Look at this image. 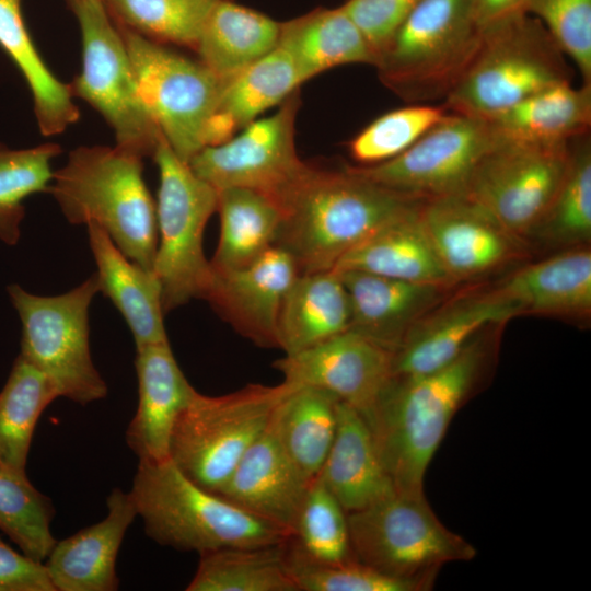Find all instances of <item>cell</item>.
<instances>
[{"label": "cell", "mask_w": 591, "mask_h": 591, "mask_svg": "<svg viewBox=\"0 0 591 591\" xmlns=\"http://www.w3.org/2000/svg\"><path fill=\"white\" fill-rule=\"evenodd\" d=\"M503 325L485 328L432 372L393 375L363 417L395 490L424 491L426 471L453 417L490 376Z\"/></svg>", "instance_id": "obj_1"}, {"label": "cell", "mask_w": 591, "mask_h": 591, "mask_svg": "<svg viewBox=\"0 0 591 591\" xmlns=\"http://www.w3.org/2000/svg\"><path fill=\"white\" fill-rule=\"evenodd\" d=\"M281 222L275 245L300 274L332 270L339 259L386 222L422 204L356 174L305 171L276 200Z\"/></svg>", "instance_id": "obj_2"}, {"label": "cell", "mask_w": 591, "mask_h": 591, "mask_svg": "<svg viewBox=\"0 0 591 591\" xmlns=\"http://www.w3.org/2000/svg\"><path fill=\"white\" fill-rule=\"evenodd\" d=\"M142 158L117 146L79 147L54 172L49 193L71 224L101 227L132 262L152 271L157 207Z\"/></svg>", "instance_id": "obj_3"}, {"label": "cell", "mask_w": 591, "mask_h": 591, "mask_svg": "<svg viewBox=\"0 0 591 591\" xmlns=\"http://www.w3.org/2000/svg\"><path fill=\"white\" fill-rule=\"evenodd\" d=\"M146 534L163 546L199 555L288 542L290 531L193 480L170 460L139 463L129 491Z\"/></svg>", "instance_id": "obj_4"}, {"label": "cell", "mask_w": 591, "mask_h": 591, "mask_svg": "<svg viewBox=\"0 0 591 591\" xmlns=\"http://www.w3.org/2000/svg\"><path fill=\"white\" fill-rule=\"evenodd\" d=\"M572 71L543 24L528 12L480 28L478 47L443 100L450 113L489 120Z\"/></svg>", "instance_id": "obj_5"}, {"label": "cell", "mask_w": 591, "mask_h": 591, "mask_svg": "<svg viewBox=\"0 0 591 591\" xmlns=\"http://www.w3.org/2000/svg\"><path fill=\"white\" fill-rule=\"evenodd\" d=\"M354 557L383 573L430 590L439 570L475 558L476 548L436 515L424 491L394 490L347 513Z\"/></svg>", "instance_id": "obj_6"}, {"label": "cell", "mask_w": 591, "mask_h": 591, "mask_svg": "<svg viewBox=\"0 0 591 591\" xmlns=\"http://www.w3.org/2000/svg\"><path fill=\"white\" fill-rule=\"evenodd\" d=\"M294 387L282 381L248 384L220 396L195 391L173 427L171 461L190 480L218 494Z\"/></svg>", "instance_id": "obj_7"}, {"label": "cell", "mask_w": 591, "mask_h": 591, "mask_svg": "<svg viewBox=\"0 0 591 591\" xmlns=\"http://www.w3.org/2000/svg\"><path fill=\"white\" fill-rule=\"evenodd\" d=\"M479 38L471 0H420L375 67L382 81L409 103L444 100L471 62Z\"/></svg>", "instance_id": "obj_8"}, {"label": "cell", "mask_w": 591, "mask_h": 591, "mask_svg": "<svg viewBox=\"0 0 591 591\" xmlns=\"http://www.w3.org/2000/svg\"><path fill=\"white\" fill-rule=\"evenodd\" d=\"M152 158L159 170L158 246L152 273L167 313L206 296L211 267L204 254L202 237L217 211V190L175 154L163 136Z\"/></svg>", "instance_id": "obj_9"}, {"label": "cell", "mask_w": 591, "mask_h": 591, "mask_svg": "<svg viewBox=\"0 0 591 591\" xmlns=\"http://www.w3.org/2000/svg\"><path fill=\"white\" fill-rule=\"evenodd\" d=\"M99 291L96 274L58 296L30 293L16 283L8 287L22 326L20 356L49 379L58 396L80 405L107 394L89 343V308Z\"/></svg>", "instance_id": "obj_10"}, {"label": "cell", "mask_w": 591, "mask_h": 591, "mask_svg": "<svg viewBox=\"0 0 591 591\" xmlns=\"http://www.w3.org/2000/svg\"><path fill=\"white\" fill-rule=\"evenodd\" d=\"M81 33L82 69L72 96L93 106L113 128L116 146L152 157L162 134L139 90L123 35L104 0H67Z\"/></svg>", "instance_id": "obj_11"}, {"label": "cell", "mask_w": 591, "mask_h": 591, "mask_svg": "<svg viewBox=\"0 0 591 591\" xmlns=\"http://www.w3.org/2000/svg\"><path fill=\"white\" fill-rule=\"evenodd\" d=\"M116 24L155 125L175 154L188 163L208 146L210 125L224 82L200 61Z\"/></svg>", "instance_id": "obj_12"}, {"label": "cell", "mask_w": 591, "mask_h": 591, "mask_svg": "<svg viewBox=\"0 0 591 591\" xmlns=\"http://www.w3.org/2000/svg\"><path fill=\"white\" fill-rule=\"evenodd\" d=\"M570 141L530 142L496 135L464 195L529 244L563 181Z\"/></svg>", "instance_id": "obj_13"}, {"label": "cell", "mask_w": 591, "mask_h": 591, "mask_svg": "<svg viewBox=\"0 0 591 591\" xmlns=\"http://www.w3.org/2000/svg\"><path fill=\"white\" fill-rule=\"evenodd\" d=\"M495 139L486 120L448 112L397 157L350 169L387 190L427 202L464 194L476 165Z\"/></svg>", "instance_id": "obj_14"}, {"label": "cell", "mask_w": 591, "mask_h": 591, "mask_svg": "<svg viewBox=\"0 0 591 591\" xmlns=\"http://www.w3.org/2000/svg\"><path fill=\"white\" fill-rule=\"evenodd\" d=\"M298 107L292 93L276 113L253 120L224 142L202 148L188 165L216 190L250 188L276 202L308 167L296 150Z\"/></svg>", "instance_id": "obj_15"}, {"label": "cell", "mask_w": 591, "mask_h": 591, "mask_svg": "<svg viewBox=\"0 0 591 591\" xmlns=\"http://www.w3.org/2000/svg\"><path fill=\"white\" fill-rule=\"evenodd\" d=\"M420 218L455 285L493 274L529 253L528 243L464 194L422 202Z\"/></svg>", "instance_id": "obj_16"}, {"label": "cell", "mask_w": 591, "mask_h": 591, "mask_svg": "<svg viewBox=\"0 0 591 591\" xmlns=\"http://www.w3.org/2000/svg\"><path fill=\"white\" fill-rule=\"evenodd\" d=\"M274 367L285 382L327 391L366 417L393 378V352L348 329L298 354L285 355Z\"/></svg>", "instance_id": "obj_17"}, {"label": "cell", "mask_w": 591, "mask_h": 591, "mask_svg": "<svg viewBox=\"0 0 591 591\" xmlns=\"http://www.w3.org/2000/svg\"><path fill=\"white\" fill-rule=\"evenodd\" d=\"M497 287L445 298L407 334L393 354V375L418 376L451 362L485 328L519 316Z\"/></svg>", "instance_id": "obj_18"}, {"label": "cell", "mask_w": 591, "mask_h": 591, "mask_svg": "<svg viewBox=\"0 0 591 591\" xmlns=\"http://www.w3.org/2000/svg\"><path fill=\"white\" fill-rule=\"evenodd\" d=\"M299 275L292 256L274 245L244 267L211 268L204 299L244 337L262 347L278 348L280 309Z\"/></svg>", "instance_id": "obj_19"}, {"label": "cell", "mask_w": 591, "mask_h": 591, "mask_svg": "<svg viewBox=\"0 0 591 591\" xmlns=\"http://www.w3.org/2000/svg\"><path fill=\"white\" fill-rule=\"evenodd\" d=\"M138 407L126 430V442L139 463L170 460L175 421L195 389L181 370L170 343L136 348Z\"/></svg>", "instance_id": "obj_20"}, {"label": "cell", "mask_w": 591, "mask_h": 591, "mask_svg": "<svg viewBox=\"0 0 591 591\" xmlns=\"http://www.w3.org/2000/svg\"><path fill=\"white\" fill-rule=\"evenodd\" d=\"M349 297L350 327L393 354L451 288L375 274L337 271Z\"/></svg>", "instance_id": "obj_21"}, {"label": "cell", "mask_w": 591, "mask_h": 591, "mask_svg": "<svg viewBox=\"0 0 591 591\" xmlns=\"http://www.w3.org/2000/svg\"><path fill=\"white\" fill-rule=\"evenodd\" d=\"M311 484L289 459L269 421L217 495L292 534Z\"/></svg>", "instance_id": "obj_22"}, {"label": "cell", "mask_w": 591, "mask_h": 591, "mask_svg": "<svg viewBox=\"0 0 591 591\" xmlns=\"http://www.w3.org/2000/svg\"><path fill=\"white\" fill-rule=\"evenodd\" d=\"M100 522L56 542L44 563L55 591H115L116 559L127 529L138 515L130 493L114 488Z\"/></svg>", "instance_id": "obj_23"}, {"label": "cell", "mask_w": 591, "mask_h": 591, "mask_svg": "<svg viewBox=\"0 0 591 591\" xmlns=\"http://www.w3.org/2000/svg\"><path fill=\"white\" fill-rule=\"evenodd\" d=\"M496 287L517 305L520 315L587 323L591 316L590 247L561 250L526 264Z\"/></svg>", "instance_id": "obj_24"}, {"label": "cell", "mask_w": 591, "mask_h": 591, "mask_svg": "<svg viewBox=\"0 0 591 591\" xmlns=\"http://www.w3.org/2000/svg\"><path fill=\"white\" fill-rule=\"evenodd\" d=\"M420 206L380 227L346 253L333 270H358L405 281L455 287L426 232Z\"/></svg>", "instance_id": "obj_25"}, {"label": "cell", "mask_w": 591, "mask_h": 591, "mask_svg": "<svg viewBox=\"0 0 591 591\" xmlns=\"http://www.w3.org/2000/svg\"><path fill=\"white\" fill-rule=\"evenodd\" d=\"M86 227L100 291L124 316L136 348L167 343L161 287L154 274L129 259L101 227Z\"/></svg>", "instance_id": "obj_26"}, {"label": "cell", "mask_w": 591, "mask_h": 591, "mask_svg": "<svg viewBox=\"0 0 591 591\" xmlns=\"http://www.w3.org/2000/svg\"><path fill=\"white\" fill-rule=\"evenodd\" d=\"M317 478L345 511L360 510L395 489L362 415L339 401L334 441Z\"/></svg>", "instance_id": "obj_27"}, {"label": "cell", "mask_w": 591, "mask_h": 591, "mask_svg": "<svg viewBox=\"0 0 591 591\" xmlns=\"http://www.w3.org/2000/svg\"><path fill=\"white\" fill-rule=\"evenodd\" d=\"M350 327V302L335 270L300 274L288 290L278 317V348L293 355Z\"/></svg>", "instance_id": "obj_28"}, {"label": "cell", "mask_w": 591, "mask_h": 591, "mask_svg": "<svg viewBox=\"0 0 591 591\" xmlns=\"http://www.w3.org/2000/svg\"><path fill=\"white\" fill-rule=\"evenodd\" d=\"M301 83L303 81L291 56L277 45L224 82L210 125L208 146L219 144L233 137L239 128L287 100Z\"/></svg>", "instance_id": "obj_29"}, {"label": "cell", "mask_w": 591, "mask_h": 591, "mask_svg": "<svg viewBox=\"0 0 591 591\" xmlns=\"http://www.w3.org/2000/svg\"><path fill=\"white\" fill-rule=\"evenodd\" d=\"M278 45L289 53L303 82L343 65L376 66L375 54L341 7L280 23Z\"/></svg>", "instance_id": "obj_30"}, {"label": "cell", "mask_w": 591, "mask_h": 591, "mask_svg": "<svg viewBox=\"0 0 591 591\" xmlns=\"http://www.w3.org/2000/svg\"><path fill=\"white\" fill-rule=\"evenodd\" d=\"M502 138L566 142L590 134L591 84L559 83L534 93L487 120Z\"/></svg>", "instance_id": "obj_31"}, {"label": "cell", "mask_w": 591, "mask_h": 591, "mask_svg": "<svg viewBox=\"0 0 591 591\" xmlns=\"http://www.w3.org/2000/svg\"><path fill=\"white\" fill-rule=\"evenodd\" d=\"M280 23L231 0H221L208 16L196 51L217 78L227 82L277 47Z\"/></svg>", "instance_id": "obj_32"}, {"label": "cell", "mask_w": 591, "mask_h": 591, "mask_svg": "<svg viewBox=\"0 0 591 591\" xmlns=\"http://www.w3.org/2000/svg\"><path fill=\"white\" fill-rule=\"evenodd\" d=\"M22 1L0 0V47L30 88L40 132L58 135L79 119V108L70 84L58 80L37 51L23 19Z\"/></svg>", "instance_id": "obj_33"}, {"label": "cell", "mask_w": 591, "mask_h": 591, "mask_svg": "<svg viewBox=\"0 0 591 591\" xmlns=\"http://www.w3.org/2000/svg\"><path fill=\"white\" fill-rule=\"evenodd\" d=\"M338 399L313 386H296L278 405L270 422L289 459L312 483L334 441Z\"/></svg>", "instance_id": "obj_34"}, {"label": "cell", "mask_w": 591, "mask_h": 591, "mask_svg": "<svg viewBox=\"0 0 591 591\" xmlns=\"http://www.w3.org/2000/svg\"><path fill=\"white\" fill-rule=\"evenodd\" d=\"M217 211L220 236L209 260L212 269L244 267L275 245L281 211L269 196L242 187L219 189Z\"/></svg>", "instance_id": "obj_35"}, {"label": "cell", "mask_w": 591, "mask_h": 591, "mask_svg": "<svg viewBox=\"0 0 591 591\" xmlns=\"http://www.w3.org/2000/svg\"><path fill=\"white\" fill-rule=\"evenodd\" d=\"M288 542L201 554L186 590L299 591L288 563Z\"/></svg>", "instance_id": "obj_36"}, {"label": "cell", "mask_w": 591, "mask_h": 591, "mask_svg": "<svg viewBox=\"0 0 591 591\" xmlns=\"http://www.w3.org/2000/svg\"><path fill=\"white\" fill-rule=\"evenodd\" d=\"M591 239L590 134L571 139L570 159L563 181L529 244L559 251L589 245Z\"/></svg>", "instance_id": "obj_37"}, {"label": "cell", "mask_w": 591, "mask_h": 591, "mask_svg": "<svg viewBox=\"0 0 591 591\" xmlns=\"http://www.w3.org/2000/svg\"><path fill=\"white\" fill-rule=\"evenodd\" d=\"M57 397L49 379L19 355L0 392V465L25 472L36 424Z\"/></svg>", "instance_id": "obj_38"}, {"label": "cell", "mask_w": 591, "mask_h": 591, "mask_svg": "<svg viewBox=\"0 0 591 591\" xmlns=\"http://www.w3.org/2000/svg\"><path fill=\"white\" fill-rule=\"evenodd\" d=\"M55 509L25 472L0 465V530L27 557L44 561L56 540L50 531Z\"/></svg>", "instance_id": "obj_39"}, {"label": "cell", "mask_w": 591, "mask_h": 591, "mask_svg": "<svg viewBox=\"0 0 591 591\" xmlns=\"http://www.w3.org/2000/svg\"><path fill=\"white\" fill-rule=\"evenodd\" d=\"M221 0H104L113 19L159 43L196 48L204 25Z\"/></svg>", "instance_id": "obj_40"}, {"label": "cell", "mask_w": 591, "mask_h": 591, "mask_svg": "<svg viewBox=\"0 0 591 591\" xmlns=\"http://www.w3.org/2000/svg\"><path fill=\"white\" fill-rule=\"evenodd\" d=\"M57 143L12 150L0 143V240L15 245L25 216L24 200L48 192L54 172L51 161L60 153Z\"/></svg>", "instance_id": "obj_41"}, {"label": "cell", "mask_w": 591, "mask_h": 591, "mask_svg": "<svg viewBox=\"0 0 591 591\" xmlns=\"http://www.w3.org/2000/svg\"><path fill=\"white\" fill-rule=\"evenodd\" d=\"M289 545L316 563L356 559L350 545L347 512L317 477L308 489Z\"/></svg>", "instance_id": "obj_42"}, {"label": "cell", "mask_w": 591, "mask_h": 591, "mask_svg": "<svg viewBox=\"0 0 591 591\" xmlns=\"http://www.w3.org/2000/svg\"><path fill=\"white\" fill-rule=\"evenodd\" d=\"M448 111L441 105L413 104L383 114L363 128L350 142V155L373 165L391 160L414 144L438 124Z\"/></svg>", "instance_id": "obj_43"}, {"label": "cell", "mask_w": 591, "mask_h": 591, "mask_svg": "<svg viewBox=\"0 0 591 591\" xmlns=\"http://www.w3.org/2000/svg\"><path fill=\"white\" fill-rule=\"evenodd\" d=\"M288 563L299 591H424V584L383 573L357 559L316 563L297 553L288 542Z\"/></svg>", "instance_id": "obj_44"}, {"label": "cell", "mask_w": 591, "mask_h": 591, "mask_svg": "<svg viewBox=\"0 0 591 591\" xmlns=\"http://www.w3.org/2000/svg\"><path fill=\"white\" fill-rule=\"evenodd\" d=\"M526 12L571 59L583 84H591V0H528Z\"/></svg>", "instance_id": "obj_45"}, {"label": "cell", "mask_w": 591, "mask_h": 591, "mask_svg": "<svg viewBox=\"0 0 591 591\" xmlns=\"http://www.w3.org/2000/svg\"><path fill=\"white\" fill-rule=\"evenodd\" d=\"M420 0H347L343 10L359 28L376 56Z\"/></svg>", "instance_id": "obj_46"}, {"label": "cell", "mask_w": 591, "mask_h": 591, "mask_svg": "<svg viewBox=\"0 0 591 591\" xmlns=\"http://www.w3.org/2000/svg\"><path fill=\"white\" fill-rule=\"evenodd\" d=\"M0 591H55L44 563L18 553L0 538Z\"/></svg>", "instance_id": "obj_47"}, {"label": "cell", "mask_w": 591, "mask_h": 591, "mask_svg": "<svg viewBox=\"0 0 591 591\" xmlns=\"http://www.w3.org/2000/svg\"><path fill=\"white\" fill-rule=\"evenodd\" d=\"M528 0H471L473 18L483 28L507 16L526 12Z\"/></svg>", "instance_id": "obj_48"}]
</instances>
